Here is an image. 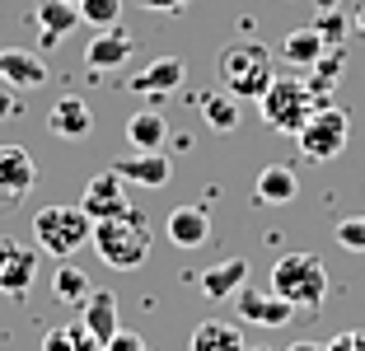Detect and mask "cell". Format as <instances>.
<instances>
[{
	"instance_id": "cell-23",
	"label": "cell",
	"mask_w": 365,
	"mask_h": 351,
	"mask_svg": "<svg viewBox=\"0 0 365 351\" xmlns=\"http://www.w3.org/2000/svg\"><path fill=\"white\" fill-rule=\"evenodd\" d=\"M323 52H328V43L319 38L314 24H309V29H290L286 43H281V61H286V66H304V71H309Z\"/></svg>"
},
{
	"instance_id": "cell-13",
	"label": "cell",
	"mask_w": 365,
	"mask_h": 351,
	"mask_svg": "<svg viewBox=\"0 0 365 351\" xmlns=\"http://www.w3.org/2000/svg\"><path fill=\"white\" fill-rule=\"evenodd\" d=\"M113 173L122 183H136V188H164L173 178V160L160 155V150H131V155H122L113 164Z\"/></svg>"
},
{
	"instance_id": "cell-10",
	"label": "cell",
	"mask_w": 365,
	"mask_h": 351,
	"mask_svg": "<svg viewBox=\"0 0 365 351\" xmlns=\"http://www.w3.org/2000/svg\"><path fill=\"white\" fill-rule=\"evenodd\" d=\"M33 183H38V169H33V155L14 141L0 146V206H14L19 197H29Z\"/></svg>"
},
{
	"instance_id": "cell-5",
	"label": "cell",
	"mask_w": 365,
	"mask_h": 351,
	"mask_svg": "<svg viewBox=\"0 0 365 351\" xmlns=\"http://www.w3.org/2000/svg\"><path fill=\"white\" fill-rule=\"evenodd\" d=\"M89 234H94V220L80 206H43V211L33 215V244H38V253L61 258V263L89 244Z\"/></svg>"
},
{
	"instance_id": "cell-17",
	"label": "cell",
	"mask_w": 365,
	"mask_h": 351,
	"mask_svg": "<svg viewBox=\"0 0 365 351\" xmlns=\"http://www.w3.org/2000/svg\"><path fill=\"white\" fill-rule=\"evenodd\" d=\"M33 24H38V43L52 52L71 29H80V5H71V0H38Z\"/></svg>"
},
{
	"instance_id": "cell-11",
	"label": "cell",
	"mask_w": 365,
	"mask_h": 351,
	"mask_svg": "<svg viewBox=\"0 0 365 351\" xmlns=\"http://www.w3.org/2000/svg\"><path fill=\"white\" fill-rule=\"evenodd\" d=\"M127 206H131V202H127V183H122L113 169H103L98 178H89V183H85L80 211H85L94 225H98V220H113V215H122Z\"/></svg>"
},
{
	"instance_id": "cell-8",
	"label": "cell",
	"mask_w": 365,
	"mask_h": 351,
	"mask_svg": "<svg viewBox=\"0 0 365 351\" xmlns=\"http://www.w3.org/2000/svg\"><path fill=\"white\" fill-rule=\"evenodd\" d=\"M131 52H136V38H131L127 29H118V24H113V29H98L85 47V71L89 75L122 71V66H131Z\"/></svg>"
},
{
	"instance_id": "cell-25",
	"label": "cell",
	"mask_w": 365,
	"mask_h": 351,
	"mask_svg": "<svg viewBox=\"0 0 365 351\" xmlns=\"http://www.w3.org/2000/svg\"><path fill=\"white\" fill-rule=\"evenodd\" d=\"M89 290H94V281H89L76 263H61V267H56V277H52V295L61 300V305H76V309H80V305L89 300Z\"/></svg>"
},
{
	"instance_id": "cell-29",
	"label": "cell",
	"mask_w": 365,
	"mask_h": 351,
	"mask_svg": "<svg viewBox=\"0 0 365 351\" xmlns=\"http://www.w3.org/2000/svg\"><path fill=\"white\" fill-rule=\"evenodd\" d=\"M333 239L342 248H351V253H365V215H346V220H337Z\"/></svg>"
},
{
	"instance_id": "cell-35",
	"label": "cell",
	"mask_w": 365,
	"mask_h": 351,
	"mask_svg": "<svg viewBox=\"0 0 365 351\" xmlns=\"http://www.w3.org/2000/svg\"><path fill=\"white\" fill-rule=\"evenodd\" d=\"M351 29H356V33H361V38H365V5H361V10H356V24H351Z\"/></svg>"
},
{
	"instance_id": "cell-30",
	"label": "cell",
	"mask_w": 365,
	"mask_h": 351,
	"mask_svg": "<svg viewBox=\"0 0 365 351\" xmlns=\"http://www.w3.org/2000/svg\"><path fill=\"white\" fill-rule=\"evenodd\" d=\"M103 351H145V337H140V332H131V328H118L113 337L103 342Z\"/></svg>"
},
{
	"instance_id": "cell-15",
	"label": "cell",
	"mask_w": 365,
	"mask_h": 351,
	"mask_svg": "<svg viewBox=\"0 0 365 351\" xmlns=\"http://www.w3.org/2000/svg\"><path fill=\"white\" fill-rule=\"evenodd\" d=\"M0 85L10 89H43L47 85V61L24 47H0Z\"/></svg>"
},
{
	"instance_id": "cell-7",
	"label": "cell",
	"mask_w": 365,
	"mask_h": 351,
	"mask_svg": "<svg viewBox=\"0 0 365 351\" xmlns=\"http://www.w3.org/2000/svg\"><path fill=\"white\" fill-rule=\"evenodd\" d=\"M38 281V244L0 239V295L24 300Z\"/></svg>"
},
{
	"instance_id": "cell-22",
	"label": "cell",
	"mask_w": 365,
	"mask_h": 351,
	"mask_svg": "<svg viewBox=\"0 0 365 351\" xmlns=\"http://www.w3.org/2000/svg\"><path fill=\"white\" fill-rule=\"evenodd\" d=\"M197 108H202L211 131H235L239 117H244V103H239L235 94H225V89H206V94L197 98Z\"/></svg>"
},
{
	"instance_id": "cell-27",
	"label": "cell",
	"mask_w": 365,
	"mask_h": 351,
	"mask_svg": "<svg viewBox=\"0 0 365 351\" xmlns=\"http://www.w3.org/2000/svg\"><path fill=\"white\" fill-rule=\"evenodd\" d=\"M122 19V0H80V24L89 29H113Z\"/></svg>"
},
{
	"instance_id": "cell-4",
	"label": "cell",
	"mask_w": 365,
	"mask_h": 351,
	"mask_svg": "<svg viewBox=\"0 0 365 351\" xmlns=\"http://www.w3.org/2000/svg\"><path fill=\"white\" fill-rule=\"evenodd\" d=\"M319 103H328V98H314L309 80H300V75H277V80L267 85V94L258 98V113H262V122H267L272 131L295 136V131L314 117Z\"/></svg>"
},
{
	"instance_id": "cell-12",
	"label": "cell",
	"mask_w": 365,
	"mask_h": 351,
	"mask_svg": "<svg viewBox=\"0 0 365 351\" xmlns=\"http://www.w3.org/2000/svg\"><path fill=\"white\" fill-rule=\"evenodd\" d=\"M235 314L244 323H258V328H286L295 309H290L277 290H253V286H244V290H235Z\"/></svg>"
},
{
	"instance_id": "cell-24",
	"label": "cell",
	"mask_w": 365,
	"mask_h": 351,
	"mask_svg": "<svg viewBox=\"0 0 365 351\" xmlns=\"http://www.w3.org/2000/svg\"><path fill=\"white\" fill-rule=\"evenodd\" d=\"M192 351H244V332L225 319H206L192 328Z\"/></svg>"
},
{
	"instance_id": "cell-3",
	"label": "cell",
	"mask_w": 365,
	"mask_h": 351,
	"mask_svg": "<svg viewBox=\"0 0 365 351\" xmlns=\"http://www.w3.org/2000/svg\"><path fill=\"white\" fill-rule=\"evenodd\" d=\"M267 290H277L290 309H319L323 295H328V267L314 253H286L272 267Z\"/></svg>"
},
{
	"instance_id": "cell-34",
	"label": "cell",
	"mask_w": 365,
	"mask_h": 351,
	"mask_svg": "<svg viewBox=\"0 0 365 351\" xmlns=\"http://www.w3.org/2000/svg\"><path fill=\"white\" fill-rule=\"evenodd\" d=\"M290 351H328V342H295Z\"/></svg>"
},
{
	"instance_id": "cell-21",
	"label": "cell",
	"mask_w": 365,
	"mask_h": 351,
	"mask_svg": "<svg viewBox=\"0 0 365 351\" xmlns=\"http://www.w3.org/2000/svg\"><path fill=\"white\" fill-rule=\"evenodd\" d=\"M127 141L131 150H160L169 141V117L160 108H140V113L127 117Z\"/></svg>"
},
{
	"instance_id": "cell-36",
	"label": "cell",
	"mask_w": 365,
	"mask_h": 351,
	"mask_svg": "<svg viewBox=\"0 0 365 351\" xmlns=\"http://www.w3.org/2000/svg\"><path fill=\"white\" fill-rule=\"evenodd\" d=\"M314 5H319V10H337V5H342V0H314Z\"/></svg>"
},
{
	"instance_id": "cell-1",
	"label": "cell",
	"mask_w": 365,
	"mask_h": 351,
	"mask_svg": "<svg viewBox=\"0 0 365 351\" xmlns=\"http://www.w3.org/2000/svg\"><path fill=\"white\" fill-rule=\"evenodd\" d=\"M215 75H220V89L235 94L239 103H258V98L267 94V85L277 80L272 47L258 43L253 33H239L235 43L220 47V56H215Z\"/></svg>"
},
{
	"instance_id": "cell-37",
	"label": "cell",
	"mask_w": 365,
	"mask_h": 351,
	"mask_svg": "<svg viewBox=\"0 0 365 351\" xmlns=\"http://www.w3.org/2000/svg\"><path fill=\"white\" fill-rule=\"evenodd\" d=\"M244 351H272V347H244Z\"/></svg>"
},
{
	"instance_id": "cell-33",
	"label": "cell",
	"mask_w": 365,
	"mask_h": 351,
	"mask_svg": "<svg viewBox=\"0 0 365 351\" xmlns=\"http://www.w3.org/2000/svg\"><path fill=\"white\" fill-rule=\"evenodd\" d=\"M19 89H10V85H0V122H10V117H19Z\"/></svg>"
},
{
	"instance_id": "cell-6",
	"label": "cell",
	"mask_w": 365,
	"mask_h": 351,
	"mask_svg": "<svg viewBox=\"0 0 365 351\" xmlns=\"http://www.w3.org/2000/svg\"><path fill=\"white\" fill-rule=\"evenodd\" d=\"M346 141H351V113L346 108H337L333 98L328 103H319L314 108V117L304 122L300 131H295V146H300V155L304 160H337L346 150Z\"/></svg>"
},
{
	"instance_id": "cell-14",
	"label": "cell",
	"mask_w": 365,
	"mask_h": 351,
	"mask_svg": "<svg viewBox=\"0 0 365 351\" xmlns=\"http://www.w3.org/2000/svg\"><path fill=\"white\" fill-rule=\"evenodd\" d=\"M164 234H169V244L178 248H202L211 239V211L202 202H187V206H173L169 220H164Z\"/></svg>"
},
{
	"instance_id": "cell-39",
	"label": "cell",
	"mask_w": 365,
	"mask_h": 351,
	"mask_svg": "<svg viewBox=\"0 0 365 351\" xmlns=\"http://www.w3.org/2000/svg\"><path fill=\"white\" fill-rule=\"evenodd\" d=\"M145 351H150V347H145Z\"/></svg>"
},
{
	"instance_id": "cell-2",
	"label": "cell",
	"mask_w": 365,
	"mask_h": 351,
	"mask_svg": "<svg viewBox=\"0 0 365 351\" xmlns=\"http://www.w3.org/2000/svg\"><path fill=\"white\" fill-rule=\"evenodd\" d=\"M89 239H94L98 258H103L113 272H136V267L150 258L155 230H150V220H145V211L127 206V211L113 215V220H98Z\"/></svg>"
},
{
	"instance_id": "cell-31",
	"label": "cell",
	"mask_w": 365,
	"mask_h": 351,
	"mask_svg": "<svg viewBox=\"0 0 365 351\" xmlns=\"http://www.w3.org/2000/svg\"><path fill=\"white\" fill-rule=\"evenodd\" d=\"M328 351H365V328H346L328 342Z\"/></svg>"
},
{
	"instance_id": "cell-9",
	"label": "cell",
	"mask_w": 365,
	"mask_h": 351,
	"mask_svg": "<svg viewBox=\"0 0 365 351\" xmlns=\"http://www.w3.org/2000/svg\"><path fill=\"white\" fill-rule=\"evenodd\" d=\"M182 80H187V61L182 56H155L150 66H140L127 80V89L140 98H169L173 89H182Z\"/></svg>"
},
{
	"instance_id": "cell-26",
	"label": "cell",
	"mask_w": 365,
	"mask_h": 351,
	"mask_svg": "<svg viewBox=\"0 0 365 351\" xmlns=\"http://www.w3.org/2000/svg\"><path fill=\"white\" fill-rule=\"evenodd\" d=\"M342 61H346L342 47H328V52L309 66V89H314V98H333V85H337V75H342Z\"/></svg>"
},
{
	"instance_id": "cell-19",
	"label": "cell",
	"mask_w": 365,
	"mask_h": 351,
	"mask_svg": "<svg viewBox=\"0 0 365 351\" xmlns=\"http://www.w3.org/2000/svg\"><path fill=\"white\" fill-rule=\"evenodd\" d=\"M197 286H202L206 300H235V290L248 286V263L244 258H225V263L206 267L202 277H197Z\"/></svg>"
},
{
	"instance_id": "cell-28",
	"label": "cell",
	"mask_w": 365,
	"mask_h": 351,
	"mask_svg": "<svg viewBox=\"0 0 365 351\" xmlns=\"http://www.w3.org/2000/svg\"><path fill=\"white\" fill-rule=\"evenodd\" d=\"M314 29H319V38H323L328 47H342V43H346V33H351V24L342 19V10H319Z\"/></svg>"
},
{
	"instance_id": "cell-20",
	"label": "cell",
	"mask_w": 365,
	"mask_h": 351,
	"mask_svg": "<svg viewBox=\"0 0 365 351\" xmlns=\"http://www.w3.org/2000/svg\"><path fill=\"white\" fill-rule=\"evenodd\" d=\"M295 192H300L295 169H290V164H267V169L258 173V183H253V202H262V206H286V202H295Z\"/></svg>"
},
{
	"instance_id": "cell-32",
	"label": "cell",
	"mask_w": 365,
	"mask_h": 351,
	"mask_svg": "<svg viewBox=\"0 0 365 351\" xmlns=\"http://www.w3.org/2000/svg\"><path fill=\"white\" fill-rule=\"evenodd\" d=\"M140 10H150V14H182L192 0H136Z\"/></svg>"
},
{
	"instance_id": "cell-38",
	"label": "cell",
	"mask_w": 365,
	"mask_h": 351,
	"mask_svg": "<svg viewBox=\"0 0 365 351\" xmlns=\"http://www.w3.org/2000/svg\"><path fill=\"white\" fill-rule=\"evenodd\" d=\"M71 5H80V0H71Z\"/></svg>"
},
{
	"instance_id": "cell-18",
	"label": "cell",
	"mask_w": 365,
	"mask_h": 351,
	"mask_svg": "<svg viewBox=\"0 0 365 351\" xmlns=\"http://www.w3.org/2000/svg\"><path fill=\"white\" fill-rule=\"evenodd\" d=\"M80 309H85V314H80V328H85L89 337L98 342V347H103V342L122 328V323H118V295H113V290H98V286H94V290H89V300H85Z\"/></svg>"
},
{
	"instance_id": "cell-16",
	"label": "cell",
	"mask_w": 365,
	"mask_h": 351,
	"mask_svg": "<svg viewBox=\"0 0 365 351\" xmlns=\"http://www.w3.org/2000/svg\"><path fill=\"white\" fill-rule=\"evenodd\" d=\"M47 131L61 141H85L94 131V113H89V103L80 94H61L52 103V113H47Z\"/></svg>"
}]
</instances>
